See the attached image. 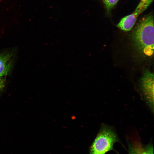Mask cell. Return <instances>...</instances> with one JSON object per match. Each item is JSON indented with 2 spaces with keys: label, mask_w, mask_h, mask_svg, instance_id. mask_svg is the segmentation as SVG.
Returning <instances> with one entry per match:
<instances>
[{
  "label": "cell",
  "mask_w": 154,
  "mask_h": 154,
  "mask_svg": "<svg viewBox=\"0 0 154 154\" xmlns=\"http://www.w3.org/2000/svg\"><path fill=\"white\" fill-rule=\"evenodd\" d=\"M154 18L150 15L143 18L133 32L132 40L136 49L145 56L154 52Z\"/></svg>",
  "instance_id": "6da1fadb"
},
{
  "label": "cell",
  "mask_w": 154,
  "mask_h": 154,
  "mask_svg": "<svg viewBox=\"0 0 154 154\" xmlns=\"http://www.w3.org/2000/svg\"><path fill=\"white\" fill-rule=\"evenodd\" d=\"M119 141L113 129L106 124H102L90 147V154H105L114 150V144Z\"/></svg>",
  "instance_id": "7a4b0ae2"
},
{
  "label": "cell",
  "mask_w": 154,
  "mask_h": 154,
  "mask_svg": "<svg viewBox=\"0 0 154 154\" xmlns=\"http://www.w3.org/2000/svg\"><path fill=\"white\" fill-rule=\"evenodd\" d=\"M154 75L148 70H144L141 79L139 89L146 103L154 112Z\"/></svg>",
  "instance_id": "3957f363"
},
{
  "label": "cell",
  "mask_w": 154,
  "mask_h": 154,
  "mask_svg": "<svg viewBox=\"0 0 154 154\" xmlns=\"http://www.w3.org/2000/svg\"><path fill=\"white\" fill-rule=\"evenodd\" d=\"M153 0H141L133 13L122 18L117 25V27L125 31L130 30L139 15L147 8Z\"/></svg>",
  "instance_id": "277c9868"
},
{
  "label": "cell",
  "mask_w": 154,
  "mask_h": 154,
  "mask_svg": "<svg viewBox=\"0 0 154 154\" xmlns=\"http://www.w3.org/2000/svg\"><path fill=\"white\" fill-rule=\"evenodd\" d=\"M127 140L129 154H153V147L151 143L143 145L137 136Z\"/></svg>",
  "instance_id": "5b68a950"
},
{
  "label": "cell",
  "mask_w": 154,
  "mask_h": 154,
  "mask_svg": "<svg viewBox=\"0 0 154 154\" xmlns=\"http://www.w3.org/2000/svg\"><path fill=\"white\" fill-rule=\"evenodd\" d=\"M14 54L12 51L0 53V76L7 75L12 66Z\"/></svg>",
  "instance_id": "8992f818"
},
{
  "label": "cell",
  "mask_w": 154,
  "mask_h": 154,
  "mask_svg": "<svg viewBox=\"0 0 154 154\" xmlns=\"http://www.w3.org/2000/svg\"><path fill=\"white\" fill-rule=\"evenodd\" d=\"M105 7L107 11L109 13L114 7L116 5L119 0H102Z\"/></svg>",
  "instance_id": "52a82bcc"
},
{
  "label": "cell",
  "mask_w": 154,
  "mask_h": 154,
  "mask_svg": "<svg viewBox=\"0 0 154 154\" xmlns=\"http://www.w3.org/2000/svg\"><path fill=\"white\" fill-rule=\"evenodd\" d=\"M3 77L0 76V93L3 90L5 86V81Z\"/></svg>",
  "instance_id": "ba28073f"
}]
</instances>
